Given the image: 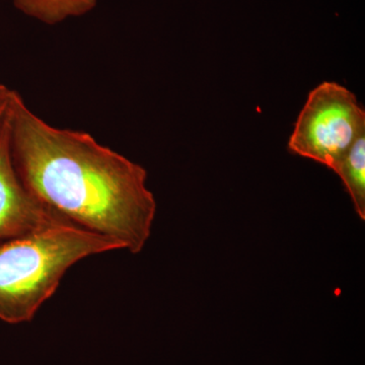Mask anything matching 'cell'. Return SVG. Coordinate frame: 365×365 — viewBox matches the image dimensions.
Instances as JSON below:
<instances>
[{"label":"cell","instance_id":"cell-4","mask_svg":"<svg viewBox=\"0 0 365 365\" xmlns=\"http://www.w3.org/2000/svg\"><path fill=\"white\" fill-rule=\"evenodd\" d=\"M7 111L0 121V242L69 222L36 198L19 176L11 155Z\"/></svg>","mask_w":365,"mask_h":365},{"label":"cell","instance_id":"cell-5","mask_svg":"<svg viewBox=\"0 0 365 365\" xmlns=\"http://www.w3.org/2000/svg\"><path fill=\"white\" fill-rule=\"evenodd\" d=\"M351 197L355 210L365 220V131L333 169Z\"/></svg>","mask_w":365,"mask_h":365},{"label":"cell","instance_id":"cell-7","mask_svg":"<svg viewBox=\"0 0 365 365\" xmlns=\"http://www.w3.org/2000/svg\"><path fill=\"white\" fill-rule=\"evenodd\" d=\"M13 91L11 88H7L6 86L0 83V121H1L7 111Z\"/></svg>","mask_w":365,"mask_h":365},{"label":"cell","instance_id":"cell-6","mask_svg":"<svg viewBox=\"0 0 365 365\" xmlns=\"http://www.w3.org/2000/svg\"><path fill=\"white\" fill-rule=\"evenodd\" d=\"M97 4L98 0H14V6L21 13L50 26L85 16Z\"/></svg>","mask_w":365,"mask_h":365},{"label":"cell","instance_id":"cell-2","mask_svg":"<svg viewBox=\"0 0 365 365\" xmlns=\"http://www.w3.org/2000/svg\"><path fill=\"white\" fill-rule=\"evenodd\" d=\"M123 249L116 240L71 222L0 242V319L13 325L30 322L72 266Z\"/></svg>","mask_w":365,"mask_h":365},{"label":"cell","instance_id":"cell-3","mask_svg":"<svg viewBox=\"0 0 365 365\" xmlns=\"http://www.w3.org/2000/svg\"><path fill=\"white\" fill-rule=\"evenodd\" d=\"M364 131L365 112L356 96L335 81H324L309 93L288 150L333 170Z\"/></svg>","mask_w":365,"mask_h":365},{"label":"cell","instance_id":"cell-1","mask_svg":"<svg viewBox=\"0 0 365 365\" xmlns=\"http://www.w3.org/2000/svg\"><path fill=\"white\" fill-rule=\"evenodd\" d=\"M7 114L14 165L29 191L69 222L140 253L157 213L145 169L86 132L47 123L18 91Z\"/></svg>","mask_w":365,"mask_h":365}]
</instances>
